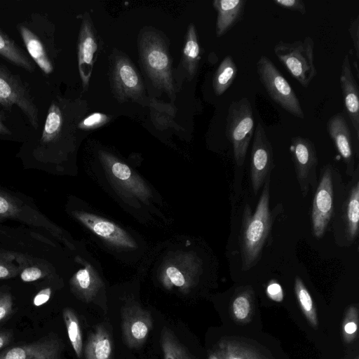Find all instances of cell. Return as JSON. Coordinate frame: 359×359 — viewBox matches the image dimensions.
Wrapping results in <instances>:
<instances>
[{"label": "cell", "instance_id": "6da1fadb", "mask_svg": "<svg viewBox=\"0 0 359 359\" xmlns=\"http://www.w3.org/2000/svg\"><path fill=\"white\" fill-rule=\"evenodd\" d=\"M263 186L255 212H252L248 204L245 205L243 210L239 235L243 271L250 269L259 260L271 226L269 209L270 176L266 178Z\"/></svg>", "mask_w": 359, "mask_h": 359}, {"label": "cell", "instance_id": "7a4b0ae2", "mask_svg": "<svg viewBox=\"0 0 359 359\" xmlns=\"http://www.w3.org/2000/svg\"><path fill=\"white\" fill-rule=\"evenodd\" d=\"M140 55L153 84L174 98L172 60L163 39L156 32H144L140 40Z\"/></svg>", "mask_w": 359, "mask_h": 359}, {"label": "cell", "instance_id": "3957f363", "mask_svg": "<svg viewBox=\"0 0 359 359\" xmlns=\"http://www.w3.org/2000/svg\"><path fill=\"white\" fill-rule=\"evenodd\" d=\"M273 52L290 75L304 88H308L317 75L314 64V41L311 36L292 43L278 41Z\"/></svg>", "mask_w": 359, "mask_h": 359}, {"label": "cell", "instance_id": "277c9868", "mask_svg": "<svg viewBox=\"0 0 359 359\" xmlns=\"http://www.w3.org/2000/svg\"><path fill=\"white\" fill-rule=\"evenodd\" d=\"M227 112L226 135L231 143L235 161L241 166L255 131L252 106L248 98L243 97L233 102Z\"/></svg>", "mask_w": 359, "mask_h": 359}, {"label": "cell", "instance_id": "5b68a950", "mask_svg": "<svg viewBox=\"0 0 359 359\" xmlns=\"http://www.w3.org/2000/svg\"><path fill=\"white\" fill-rule=\"evenodd\" d=\"M256 66L259 79L271 99L292 116L304 118V113L297 95L273 62L262 55Z\"/></svg>", "mask_w": 359, "mask_h": 359}, {"label": "cell", "instance_id": "8992f818", "mask_svg": "<svg viewBox=\"0 0 359 359\" xmlns=\"http://www.w3.org/2000/svg\"><path fill=\"white\" fill-rule=\"evenodd\" d=\"M0 105L8 110L16 105L32 126L38 128V109L28 86L2 64H0Z\"/></svg>", "mask_w": 359, "mask_h": 359}, {"label": "cell", "instance_id": "52a82bcc", "mask_svg": "<svg viewBox=\"0 0 359 359\" xmlns=\"http://www.w3.org/2000/svg\"><path fill=\"white\" fill-rule=\"evenodd\" d=\"M290 150L302 194L305 197L317 182V152L313 142L306 137L292 138Z\"/></svg>", "mask_w": 359, "mask_h": 359}, {"label": "cell", "instance_id": "ba28073f", "mask_svg": "<svg viewBox=\"0 0 359 359\" xmlns=\"http://www.w3.org/2000/svg\"><path fill=\"white\" fill-rule=\"evenodd\" d=\"M273 148L265 129L259 122L255 129L250 159V179L257 194L273 168Z\"/></svg>", "mask_w": 359, "mask_h": 359}, {"label": "cell", "instance_id": "9c48e42d", "mask_svg": "<svg viewBox=\"0 0 359 359\" xmlns=\"http://www.w3.org/2000/svg\"><path fill=\"white\" fill-rule=\"evenodd\" d=\"M332 168H323L320 182L316 189L312 205L311 224L313 236L321 238L329 224L333 212V181Z\"/></svg>", "mask_w": 359, "mask_h": 359}, {"label": "cell", "instance_id": "30bf717a", "mask_svg": "<svg viewBox=\"0 0 359 359\" xmlns=\"http://www.w3.org/2000/svg\"><path fill=\"white\" fill-rule=\"evenodd\" d=\"M111 87L116 97L120 101L138 100L144 88L135 67L126 56L116 57L111 76Z\"/></svg>", "mask_w": 359, "mask_h": 359}, {"label": "cell", "instance_id": "8fae6325", "mask_svg": "<svg viewBox=\"0 0 359 359\" xmlns=\"http://www.w3.org/2000/svg\"><path fill=\"white\" fill-rule=\"evenodd\" d=\"M123 341L129 348H138L146 341L153 327L149 311L136 304L125 306L121 313Z\"/></svg>", "mask_w": 359, "mask_h": 359}, {"label": "cell", "instance_id": "7c38bea8", "mask_svg": "<svg viewBox=\"0 0 359 359\" xmlns=\"http://www.w3.org/2000/svg\"><path fill=\"white\" fill-rule=\"evenodd\" d=\"M65 344L56 334L50 333L31 343L0 351V359H62Z\"/></svg>", "mask_w": 359, "mask_h": 359}, {"label": "cell", "instance_id": "4fadbf2b", "mask_svg": "<svg viewBox=\"0 0 359 359\" xmlns=\"http://www.w3.org/2000/svg\"><path fill=\"white\" fill-rule=\"evenodd\" d=\"M339 81L343 94L344 109L355 133V152L358 157L359 90L351 69L348 55H345L343 60Z\"/></svg>", "mask_w": 359, "mask_h": 359}, {"label": "cell", "instance_id": "5bb4252c", "mask_svg": "<svg viewBox=\"0 0 359 359\" xmlns=\"http://www.w3.org/2000/svg\"><path fill=\"white\" fill-rule=\"evenodd\" d=\"M326 128L346 165V174L352 176L355 172L354 147L351 131L344 113L339 112L332 116L327 122Z\"/></svg>", "mask_w": 359, "mask_h": 359}, {"label": "cell", "instance_id": "9a60e30c", "mask_svg": "<svg viewBox=\"0 0 359 359\" xmlns=\"http://www.w3.org/2000/svg\"><path fill=\"white\" fill-rule=\"evenodd\" d=\"M97 40L88 18H83L78 41V66L83 87L87 88L91 76Z\"/></svg>", "mask_w": 359, "mask_h": 359}, {"label": "cell", "instance_id": "2e32d148", "mask_svg": "<svg viewBox=\"0 0 359 359\" xmlns=\"http://www.w3.org/2000/svg\"><path fill=\"white\" fill-rule=\"evenodd\" d=\"M74 216L97 235L115 245L133 248L134 241L114 223L85 212H74Z\"/></svg>", "mask_w": 359, "mask_h": 359}, {"label": "cell", "instance_id": "e0dca14e", "mask_svg": "<svg viewBox=\"0 0 359 359\" xmlns=\"http://www.w3.org/2000/svg\"><path fill=\"white\" fill-rule=\"evenodd\" d=\"M245 0H215L212 6L217 11L216 36L228 32L243 16Z\"/></svg>", "mask_w": 359, "mask_h": 359}, {"label": "cell", "instance_id": "ac0fdd59", "mask_svg": "<svg viewBox=\"0 0 359 359\" xmlns=\"http://www.w3.org/2000/svg\"><path fill=\"white\" fill-rule=\"evenodd\" d=\"M215 353L220 359H273L250 343L238 339H222Z\"/></svg>", "mask_w": 359, "mask_h": 359}, {"label": "cell", "instance_id": "d6986e66", "mask_svg": "<svg viewBox=\"0 0 359 359\" xmlns=\"http://www.w3.org/2000/svg\"><path fill=\"white\" fill-rule=\"evenodd\" d=\"M85 359H112V342L103 325H97L90 332L83 347Z\"/></svg>", "mask_w": 359, "mask_h": 359}, {"label": "cell", "instance_id": "ffe728a7", "mask_svg": "<svg viewBox=\"0 0 359 359\" xmlns=\"http://www.w3.org/2000/svg\"><path fill=\"white\" fill-rule=\"evenodd\" d=\"M24 44L34 62L46 74L52 73L53 66L40 39L27 27L20 24L18 27Z\"/></svg>", "mask_w": 359, "mask_h": 359}, {"label": "cell", "instance_id": "44dd1931", "mask_svg": "<svg viewBox=\"0 0 359 359\" xmlns=\"http://www.w3.org/2000/svg\"><path fill=\"white\" fill-rule=\"evenodd\" d=\"M0 56L29 72L35 70V66L27 54L0 29Z\"/></svg>", "mask_w": 359, "mask_h": 359}, {"label": "cell", "instance_id": "7402d4cb", "mask_svg": "<svg viewBox=\"0 0 359 359\" xmlns=\"http://www.w3.org/2000/svg\"><path fill=\"white\" fill-rule=\"evenodd\" d=\"M200 54L196 27L194 24H190L187 28L182 53L183 65L189 79H193L196 74L201 58Z\"/></svg>", "mask_w": 359, "mask_h": 359}, {"label": "cell", "instance_id": "603a6c76", "mask_svg": "<svg viewBox=\"0 0 359 359\" xmlns=\"http://www.w3.org/2000/svg\"><path fill=\"white\" fill-rule=\"evenodd\" d=\"M237 66L231 55L226 56L217 67L212 81L216 95H222L231 86L237 76Z\"/></svg>", "mask_w": 359, "mask_h": 359}, {"label": "cell", "instance_id": "cb8c5ba5", "mask_svg": "<svg viewBox=\"0 0 359 359\" xmlns=\"http://www.w3.org/2000/svg\"><path fill=\"white\" fill-rule=\"evenodd\" d=\"M359 222V183L351 187L346 205L345 223L348 238L353 241L358 233Z\"/></svg>", "mask_w": 359, "mask_h": 359}, {"label": "cell", "instance_id": "d4e9b609", "mask_svg": "<svg viewBox=\"0 0 359 359\" xmlns=\"http://www.w3.org/2000/svg\"><path fill=\"white\" fill-rule=\"evenodd\" d=\"M160 341L164 359H192L187 348L165 326L162 329Z\"/></svg>", "mask_w": 359, "mask_h": 359}, {"label": "cell", "instance_id": "484cf974", "mask_svg": "<svg viewBox=\"0 0 359 359\" xmlns=\"http://www.w3.org/2000/svg\"><path fill=\"white\" fill-rule=\"evenodd\" d=\"M62 318L72 348L76 357L81 359L83 356V345L78 316L72 308L65 307L62 310Z\"/></svg>", "mask_w": 359, "mask_h": 359}, {"label": "cell", "instance_id": "4316f807", "mask_svg": "<svg viewBox=\"0 0 359 359\" xmlns=\"http://www.w3.org/2000/svg\"><path fill=\"white\" fill-rule=\"evenodd\" d=\"M294 290L297 302L308 323L313 328L318 326L316 309L312 297L299 276L294 278Z\"/></svg>", "mask_w": 359, "mask_h": 359}, {"label": "cell", "instance_id": "83f0119b", "mask_svg": "<svg viewBox=\"0 0 359 359\" xmlns=\"http://www.w3.org/2000/svg\"><path fill=\"white\" fill-rule=\"evenodd\" d=\"M15 261L20 268V278L24 282H33L45 278L48 274L45 264L25 255L15 254Z\"/></svg>", "mask_w": 359, "mask_h": 359}, {"label": "cell", "instance_id": "f1b7e54d", "mask_svg": "<svg viewBox=\"0 0 359 359\" xmlns=\"http://www.w3.org/2000/svg\"><path fill=\"white\" fill-rule=\"evenodd\" d=\"M254 292L250 287L243 288L233 298L231 311L234 318L240 322H247L253 309Z\"/></svg>", "mask_w": 359, "mask_h": 359}, {"label": "cell", "instance_id": "f546056e", "mask_svg": "<svg viewBox=\"0 0 359 359\" xmlns=\"http://www.w3.org/2000/svg\"><path fill=\"white\" fill-rule=\"evenodd\" d=\"M71 284L73 291L81 300L87 303L92 301L97 289L87 268L79 270Z\"/></svg>", "mask_w": 359, "mask_h": 359}, {"label": "cell", "instance_id": "4dcf8cb0", "mask_svg": "<svg viewBox=\"0 0 359 359\" xmlns=\"http://www.w3.org/2000/svg\"><path fill=\"white\" fill-rule=\"evenodd\" d=\"M20 202L10 194L0 190V220L18 218L22 215Z\"/></svg>", "mask_w": 359, "mask_h": 359}, {"label": "cell", "instance_id": "1f68e13d", "mask_svg": "<svg viewBox=\"0 0 359 359\" xmlns=\"http://www.w3.org/2000/svg\"><path fill=\"white\" fill-rule=\"evenodd\" d=\"M358 310L356 306H351L346 312L343 323L342 335L346 343H351L358 336Z\"/></svg>", "mask_w": 359, "mask_h": 359}, {"label": "cell", "instance_id": "d6a6232c", "mask_svg": "<svg viewBox=\"0 0 359 359\" xmlns=\"http://www.w3.org/2000/svg\"><path fill=\"white\" fill-rule=\"evenodd\" d=\"M15 252L0 250V279L15 277L20 272L18 264H15Z\"/></svg>", "mask_w": 359, "mask_h": 359}, {"label": "cell", "instance_id": "836d02e7", "mask_svg": "<svg viewBox=\"0 0 359 359\" xmlns=\"http://www.w3.org/2000/svg\"><path fill=\"white\" fill-rule=\"evenodd\" d=\"M14 311L11 293L6 288H0V323L9 318Z\"/></svg>", "mask_w": 359, "mask_h": 359}, {"label": "cell", "instance_id": "e575fe53", "mask_svg": "<svg viewBox=\"0 0 359 359\" xmlns=\"http://www.w3.org/2000/svg\"><path fill=\"white\" fill-rule=\"evenodd\" d=\"M109 121V117L104 114L95 112L80 121L78 127L81 130H92L97 128Z\"/></svg>", "mask_w": 359, "mask_h": 359}, {"label": "cell", "instance_id": "d590c367", "mask_svg": "<svg viewBox=\"0 0 359 359\" xmlns=\"http://www.w3.org/2000/svg\"><path fill=\"white\" fill-rule=\"evenodd\" d=\"M165 274L168 279L166 283L167 286L170 287L171 285H173L184 289L189 285V283L183 273L177 268L173 266L167 268Z\"/></svg>", "mask_w": 359, "mask_h": 359}, {"label": "cell", "instance_id": "8d00e7d4", "mask_svg": "<svg viewBox=\"0 0 359 359\" xmlns=\"http://www.w3.org/2000/svg\"><path fill=\"white\" fill-rule=\"evenodd\" d=\"M273 2L283 8L297 11L301 14H305L306 11L305 3L302 0H273Z\"/></svg>", "mask_w": 359, "mask_h": 359}, {"label": "cell", "instance_id": "74e56055", "mask_svg": "<svg viewBox=\"0 0 359 359\" xmlns=\"http://www.w3.org/2000/svg\"><path fill=\"white\" fill-rule=\"evenodd\" d=\"M348 32L353 41L355 57L358 60L359 57V15L351 22Z\"/></svg>", "mask_w": 359, "mask_h": 359}, {"label": "cell", "instance_id": "f35d334b", "mask_svg": "<svg viewBox=\"0 0 359 359\" xmlns=\"http://www.w3.org/2000/svg\"><path fill=\"white\" fill-rule=\"evenodd\" d=\"M268 296L273 301L280 302L283 299V292L281 286L276 282H271L266 288Z\"/></svg>", "mask_w": 359, "mask_h": 359}, {"label": "cell", "instance_id": "ab89813d", "mask_svg": "<svg viewBox=\"0 0 359 359\" xmlns=\"http://www.w3.org/2000/svg\"><path fill=\"white\" fill-rule=\"evenodd\" d=\"M52 290L50 287H46L41 290L34 297L33 304L35 306H40L48 302L51 297Z\"/></svg>", "mask_w": 359, "mask_h": 359}, {"label": "cell", "instance_id": "60d3db41", "mask_svg": "<svg viewBox=\"0 0 359 359\" xmlns=\"http://www.w3.org/2000/svg\"><path fill=\"white\" fill-rule=\"evenodd\" d=\"M13 332L9 330L0 331V351L5 348L13 339Z\"/></svg>", "mask_w": 359, "mask_h": 359}, {"label": "cell", "instance_id": "b9f144b4", "mask_svg": "<svg viewBox=\"0 0 359 359\" xmlns=\"http://www.w3.org/2000/svg\"><path fill=\"white\" fill-rule=\"evenodd\" d=\"M11 134V130L9 128L6 126V125L4 122V116L0 113V135H9Z\"/></svg>", "mask_w": 359, "mask_h": 359}, {"label": "cell", "instance_id": "7bdbcfd3", "mask_svg": "<svg viewBox=\"0 0 359 359\" xmlns=\"http://www.w3.org/2000/svg\"><path fill=\"white\" fill-rule=\"evenodd\" d=\"M208 359H220L218 355L214 352L211 353L208 358Z\"/></svg>", "mask_w": 359, "mask_h": 359}, {"label": "cell", "instance_id": "ee69618b", "mask_svg": "<svg viewBox=\"0 0 359 359\" xmlns=\"http://www.w3.org/2000/svg\"><path fill=\"white\" fill-rule=\"evenodd\" d=\"M358 359V358H357Z\"/></svg>", "mask_w": 359, "mask_h": 359}]
</instances>
